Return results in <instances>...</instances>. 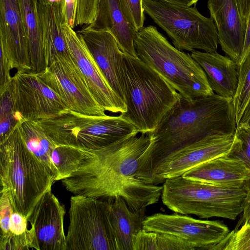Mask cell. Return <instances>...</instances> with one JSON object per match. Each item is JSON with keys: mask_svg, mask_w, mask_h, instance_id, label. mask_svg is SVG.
Segmentation results:
<instances>
[{"mask_svg": "<svg viewBox=\"0 0 250 250\" xmlns=\"http://www.w3.org/2000/svg\"><path fill=\"white\" fill-rule=\"evenodd\" d=\"M144 229L176 236L190 244L195 250H209L229 232L228 227L219 221L197 219L177 213H157L146 216Z\"/></svg>", "mask_w": 250, "mask_h": 250, "instance_id": "7c38bea8", "label": "cell"}, {"mask_svg": "<svg viewBox=\"0 0 250 250\" xmlns=\"http://www.w3.org/2000/svg\"><path fill=\"white\" fill-rule=\"evenodd\" d=\"M39 0V1L42 2H47V0Z\"/></svg>", "mask_w": 250, "mask_h": 250, "instance_id": "b9f144b4", "label": "cell"}, {"mask_svg": "<svg viewBox=\"0 0 250 250\" xmlns=\"http://www.w3.org/2000/svg\"><path fill=\"white\" fill-rule=\"evenodd\" d=\"M209 250H250V226L244 224L229 231L221 242Z\"/></svg>", "mask_w": 250, "mask_h": 250, "instance_id": "f546056e", "label": "cell"}, {"mask_svg": "<svg viewBox=\"0 0 250 250\" xmlns=\"http://www.w3.org/2000/svg\"><path fill=\"white\" fill-rule=\"evenodd\" d=\"M98 0H76L74 26H88L95 20Z\"/></svg>", "mask_w": 250, "mask_h": 250, "instance_id": "836d02e7", "label": "cell"}, {"mask_svg": "<svg viewBox=\"0 0 250 250\" xmlns=\"http://www.w3.org/2000/svg\"><path fill=\"white\" fill-rule=\"evenodd\" d=\"M208 7L216 27L222 49L238 64L243 48L246 24L235 0H208Z\"/></svg>", "mask_w": 250, "mask_h": 250, "instance_id": "ac0fdd59", "label": "cell"}, {"mask_svg": "<svg viewBox=\"0 0 250 250\" xmlns=\"http://www.w3.org/2000/svg\"><path fill=\"white\" fill-rule=\"evenodd\" d=\"M0 139L8 134L19 122L7 89L0 93Z\"/></svg>", "mask_w": 250, "mask_h": 250, "instance_id": "1f68e13d", "label": "cell"}, {"mask_svg": "<svg viewBox=\"0 0 250 250\" xmlns=\"http://www.w3.org/2000/svg\"><path fill=\"white\" fill-rule=\"evenodd\" d=\"M42 49L46 67L58 57L71 55L62 24L66 23L60 2L39 0Z\"/></svg>", "mask_w": 250, "mask_h": 250, "instance_id": "44dd1931", "label": "cell"}, {"mask_svg": "<svg viewBox=\"0 0 250 250\" xmlns=\"http://www.w3.org/2000/svg\"><path fill=\"white\" fill-rule=\"evenodd\" d=\"M120 70L126 107V111L120 115L139 133L153 132L180 95L161 74L138 57L124 53Z\"/></svg>", "mask_w": 250, "mask_h": 250, "instance_id": "3957f363", "label": "cell"}, {"mask_svg": "<svg viewBox=\"0 0 250 250\" xmlns=\"http://www.w3.org/2000/svg\"><path fill=\"white\" fill-rule=\"evenodd\" d=\"M238 7L242 20L246 24L250 13V0H235Z\"/></svg>", "mask_w": 250, "mask_h": 250, "instance_id": "f35d334b", "label": "cell"}, {"mask_svg": "<svg viewBox=\"0 0 250 250\" xmlns=\"http://www.w3.org/2000/svg\"><path fill=\"white\" fill-rule=\"evenodd\" d=\"M25 32L28 41L31 72L40 73L46 68L42 39L39 0H18Z\"/></svg>", "mask_w": 250, "mask_h": 250, "instance_id": "d4e9b609", "label": "cell"}, {"mask_svg": "<svg viewBox=\"0 0 250 250\" xmlns=\"http://www.w3.org/2000/svg\"><path fill=\"white\" fill-rule=\"evenodd\" d=\"M238 67V87L233 98L236 124L250 97V52Z\"/></svg>", "mask_w": 250, "mask_h": 250, "instance_id": "f1b7e54d", "label": "cell"}, {"mask_svg": "<svg viewBox=\"0 0 250 250\" xmlns=\"http://www.w3.org/2000/svg\"><path fill=\"white\" fill-rule=\"evenodd\" d=\"M8 90L19 122L49 118L67 109L60 96L37 73L17 72Z\"/></svg>", "mask_w": 250, "mask_h": 250, "instance_id": "8fae6325", "label": "cell"}, {"mask_svg": "<svg viewBox=\"0 0 250 250\" xmlns=\"http://www.w3.org/2000/svg\"><path fill=\"white\" fill-rule=\"evenodd\" d=\"M245 224H248V225L250 226V219H249V220L248 221L247 223H245Z\"/></svg>", "mask_w": 250, "mask_h": 250, "instance_id": "7bdbcfd3", "label": "cell"}, {"mask_svg": "<svg viewBox=\"0 0 250 250\" xmlns=\"http://www.w3.org/2000/svg\"><path fill=\"white\" fill-rule=\"evenodd\" d=\"M163 0L175 3L184 4L188 6L195 4L199 0Z\"/></svg>", "mask_w": 250, "mask_h": 250, "instance_id": "60d3db41", "label": "cell"}, {"mask_svg": "<svg viewBox=\"0 0 250 250\" xmlns=\"http://www.w3.org/2000/svg\"><path fill=\"white\" fill-rule=\"evenodd\" d=\"M134 134L98 149L81 148L77 169L61 180L74 195L106 200L122 197L136 211L157 203L163 187L147 183L149 134Z\"/></svg>", "mask_w": 250, "mask_h": 250, "instance_id": "6da1fadb", "label": "cell"}, {"mask_svg": "<svg viewBox=\"0 0 250 250\" xmlns=\"http://www.w3.org/2000/svg\"><path fill=\"white\" fill-rule=\"evenodd\" d=\"M194 250L190 244L176 236L143 229L133 238V250Z\"/></svg>", "mask_w": 250, "mask_h": 250, "instance_id": "4316f807", "label": "cell"}, {"mask_svg": "<svg viewBox=\"0 0 250 250\" xmlns=\"http://www.w3.org/2000/svg\"><path fill=\"white\" fill-rule=\"evenodd\" d=\"M236 127L233 98L215 93L190 100L181 96L148 133L151 138L147 149L151 172L153 165L178 149L207 138L233 136Z\"/></svg>", "mask_w": 250, "mask_h": 250, "instance_id": "7a4b0ae2", "label": "cell"}, {"mask_svg": "<svg viewBox=\"0 0 250 250\" xmlns=\"http://www.w3.org/2000/svg\"><path fill=\"white\" fill-rule=\"evenodd\" d=\"M62 14L67 23L72 28L75 27L76 0H62Z\"/></svg>", "mask_w": 250, "mask_h": 250, "instance_id": "d590c367", "label": "cell"}, {"mask_svg": "<svg viewBox=\"0 0 250 250\" xmlns=\"http://www.w3.org/2000/svg\"><path fill=\"white\" fill-rule=\"evenodd\" d=\"M0 93L6 91L11 82L10 71L13 69L4 50L0 49Z\"/></svg>", "mask_w": 250, "mask_h": 250, "instance_id": "e575fe53", "label": "cell"}, {"mask_svg": "<svg viewBox=\"0 0 250 250\" xmlns=\"http://www.w3.org/2000/svg\"><path fill=\"white\" fill-rule=\"evenodd\" d=\"M38 74L60 96L67 109L88 115H106L71 55L57 57L50 65Z\"/></svg>", "mask_w": 250, "mask_h": 250, "instance_id": "30bf717a", "label": "cell"}, {"mask_svg": "<svg viewBox=\"0 0 250 250\" xmlns=\"http://www.w3.org/2000/svg\"><path fill=\"white\" fill-rule=\"evenodd\" d=\"M0 193V250H40L28 219L15 209L7 193Z\"/></svg>", "mask_w": 250, "mask_h": 250, "instance_id": "d6986e66", "label": "cell"}, {"mask_svg": "<svg viewBox=\"0 0 250 250\" xmlns=\"http://www.w3.org/2000/svg\"><path fill=\"white\" fill-rule=\"evenodd\" d=\"M77 32L83 39L110 86L124 101L120 70L124 52L114 37L107 31L97 30L87 26Z\"/></svg>", "mask_w": 250, "mask_h": 250, "instance_id": "e0dca14e", "label": "cell"}, {"mask_svg": "<svg viewBox=\"0 0 250 250\" xmlns=\"http://www.w3.org/2000/svg\"><path fill=\"white\" fill-rule=\"evenodd\" d=\"M0 192L7 193L16 210L28 219L41 198L52 188V172L26 146L20 122L0 139Z\"/></svg>", "mask_w": 250, "mask_h": 250, "instance_id": "277c9868", "label": "cell"}, {"mask_svg": "<svg viewBox=\"0 0 250 250\" xmlns=\"http://www.w3.org/2000/svg\"><path fill=\"white\" fill-rule=\"evenodd\" d=\"M70 203L65 250H117L106 200L74 195Z\"/></svg>", "mask_w": 250, "mask_h": 250, "instance_id": "9c48e42d", "label": "cell"}, {"mask_svg": "<svg viewBox=\"0 0 250 250\" xmlns=\"http://www.w3.org/2000/svg\"><path fill=\"white\" fill-rule=\"evenodd\" d=\"M246 195L243 186L216 185L181 175L165 180L161 198L163 204L175 213L235 220L243 212Z\"/></svg>", "mask_w": 250, "mask_h": 250, "instance_id": "8992f818", "label": "cell"}, {"mask_svg": "<svg viewBox=\"0 0 250 250\" xmlns=\"http://www.w3.org/2000/svg\"><path fill=\"white\" fill-rule=\"evenodd\" d=\"M0 46L17 72H31L28 41L18 0H0Z\"/></svg>", "mask_w": 250, "mask_h": 250, "instance_id": "2e32d148", "label": "cell"}, {"mask_svg": "<svg viewBox=\"0 0 250 250\" xmlns=\"http://www.w3.org/2000/svg\"><path fill=\"white\" fill-rule=\"evenodd\" d=\"M20 129L28 149L52 172L57 181L58 172L51 156L57 145L35 121L20 122Z\"/></svg>", "mask_w": 250, "mask_h": 250, "instance_id": "484cf974", "label": "cell"}, {"mask_svg": "<svg viewBox=\"0 0 250 250\" xmlns=\"http://www.w3.org/2000/svg\"><path fill=\"white\" fill-rule=\"evenodd\" d=\"M250 175V171L244 164L226 156L200 164L182 175L192 180L231 187L243 186Z\"/></svg>", "mask_w": 250, "mask_h": 250, "instance_id": "603a6c76", "label": "cell"}, {"mask_svg": "<svg viewBox=\"0 0 250 250\" xmlns=\"http://www.w3.org/2000/svg\"><path fill=\"white\" fill-rule=\"evenodd\" d=\"M121 9L132 27L137 31L144 27L145 20L143 0H118Z\"/></svg>", "mask_w": 250, "mask_h": 250, "instance_id": "d6a6232c", "label": "cell"}, {"mask_svg": "<svg viewBox=\"0 0 250 250\" xmlns=\"http://www.w3.org/2000/svg\"><path fill=\"white\" fill-rule=\"evenodd\" d=\"M82 158L81 148L71 145H59L53 150L51 159L58 172L57 181L68 177L78 168Z\"/></svg>", "mask_w": 250, "mask_h": 250, "instance_id": "83f0119b", "label": "cell"}, {"mask_svg": "<svg viewBox=\"0 0 250 250\" xmlns=\"http://www.w3.org/2000/svg\"><path fill=\"white\" fill-rule=\"evenodd\" d=\"M250 52V13L246 22L244 45L242 52L239 60L238 65H240L245 60Z\"/></svg>", "mask_w": 250, "mask_h": 250, "instance_id": "74e56055", "label": "cell"}, {"mask_svg": "<svg viewBox=\"0 0 250 250\" xmlns=\"http://www.w3.org/2000/svg\"><path fill=\"white\" fill-rule=\"evenodd\" d=\"M234 143V135L209 138L185 146L170 153L152 167V184L182 175L193 167L218 157L227 156Z\"/></svg>", "mask_w": 250, "mask_h": 250, "instance_id": "4fadbf2b", "label": "cell"}, {"mask_svg": "<svg viewBox=\"0 0 250 250\" xmlns=\"http://www.w3.org/2000/svg\"><path fill=\"white\" fill-rule=\"evenodd\" d=\"M87 26L109 32L123 52L138 57L134 40L138 31L127 21L118 0H98L95 20Z\"/></svg>", "mask_w": 250, "mask_h": 250, "instance_id": "7402d4cb", "label": "cell"}, {"mask_svg": "<svg viewBox=\"0 0 250 250\" xmlns=\"http://www.w3.org/2000/svg\"><path fill=\"white\" fill-rule=\"evenodd\" d=\"M147 149H148V148H147ZM146 151H147V150H146ZM146 152H147V151H146ZM147 156H148V155H147ZM148 175H149V173H148ZM149 179H150V177H149ZM150 184H151V183H150Z\"/></svg>", "mask_w": 250, "mask_h": 250, "instance_id": "ee69618b", "label": "cell"}, {"mask_svg": "<svg viewBox=\"0 0 250 250\" xmlns=\"http://www.w3.org/2000/svg\"><path fill=\"white\" fill-rule=\"evenodd\" d=\"M35 122L57 146L88 149L104 148L139 133L120 114L91 115L66 109L54 116Z\"/></svg>", "mask_w": 250, "mask_h": 250, "instance_id": "52a82bcc", "label": "cell"}, {"mask_svg": "<svg viewBox=\"0 0 250 250\" xmlns=\"http://www.w3.org/2000/svg\"><path fill=\"white\" fill-rule=\"evenodd\" d=\"M62 27L70 54L96 100L105 111L125 112L124 101L109 85L82 36L67 23H62Z\"/></svg>", "mask_w": 250, "mask_h": 250, "instance_id": "5bb4252c", "label": "cell"}, {"mask_svg": "<svg viewBox=\"0 0 250 250\" xmlns=\"http://www.w3.org/2000/svg\"><path fill=\"white\" fill-rule=\"evenodd\" d=\"M105 200L108 202V216L117 250H133L134 237L144 229L146 208L132 210L122 197Z\"/></svg>", "mask_w": 250, "mask_h": 250, "instance_id": "cb8c5ba5", "label": "cell"}, {"mask_svg": "<svg viewBox=\"0 0 250 250\" xmlns=\"http://www.w3.org/2000/svg\"><path fill=\"white\" fill-rule=\"evenodd\" d=\"M243 186L246 191V195L243 202L242 216L236 229L247 223L250 219V175L244 182Z\"/></svg>", "mask_w": 250, "mask_h": 250, "instance_id": "8d00e7d4", "label": "cell"}, {"mask_svg": "<svg viewBox=\"0 0 250 250\" xmlns=\"http://www.w3.org/2000/svg\"><path fill=\"white\" fill-rule=\"evenodd\" d=\"M65 214L64 205L51 188L36 204L28 221L35 231L40 250H65Z\"/></svg>", "mask_w": 250, "mask_h": 250, "instance_id": "9a60e30c", "label": "cell"}, {"mask_svg": "<svg viewBox=\"0 0 250 250\" xmlns=\"http://www.w3.org/2000/svg\"><path fill=\"white\" fill-rule=\"evenodd\" d=\"M237 126L250 128V97Z\"/></svg>", "mask_w": 250, "mask_h": 250, "instance_id": "ab89813d", "label": "cell"}, {"mask_svg": "<svg viewBox=\"0 0 250 250\" xmlns=\"http://www.w3.org/2000/svg\"><path fill=\"white\" fill-rule=\"evenodd\" d=\"M145 11L170 38L179 50L216 52L219 43L212 19L195 7L163 0H143Z\"/></svg>", "mask_w": 250, "mask_h": 250, "instance_id": "ba28073f", "label": "cell"}, {"mask_svg": "<svg viewBox=\"0 0 250 250\" xmlns=\"http://www.w3.org/2000/svg\"><path fill=\"white\" fill-rule=\"evenodd\" d=\"M226 156L242 162L250 171V128L237 126L233 147Z\"/></svg>", "mask_w": 250, "mask_h": 250, "instance_id": "4dcf8cb0", "label": "cell"}, {"mask_svg": "<svg viewBox=\"0 0 250 250\" xmlns=\"http://www.w3.org/2000/svg\"><path fill=\"white\" fill-rule=\"evenodd\" d=\"M137 57L161 75L180 96L190 100L214 93L205 72L189 53L177 49L149 25L139 30L134 40Z\"/></svg>", "mask_w": 250, "mask_h": 250, "instance_id": "5b68a950", "label": "cell"}, {"mask_svg": "<svg viewBox=\"0 0 250 250\" xmlns=\"http://www.w3.org/2000/svg\"><path fill=\"white\" fill-rule=\"evenodd\" d=\"M190 55L205 72L213 91L219 96L233 98L238 84V64L229 57L216 52L195 50Z\"/></svg>", "mask_w": 250, "mask_h": 250, "instance_id": "ffe728a7", "label": "cell"}]
</instances>
